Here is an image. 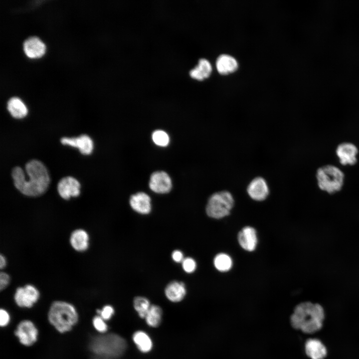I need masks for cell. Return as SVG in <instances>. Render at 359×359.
Returning <instances> with one entry per match:
<instances>
[{"label": "cell", "instance_id": "6da1fadb", "mask_svg": "<svg viewBox=\"0 0 359 359\" xmlns=\"http://www.w3.org/2000/svg\"><path fill=\"white\" fill-rule=\"evenodd\" d=\"M25 169L29 177L28 180H25L24 173L20 167L12 169L11 176L15 187L27 196H36L43 194L50 182L45 166L38 160H32L26 164Z\"/></svg>", "mask_w": 359, "mask_h": 359}, {"label": "cell", "instance_id": "7a4b0ae2", "mask_svg": "<svg viewBox=\"0 0 359 359\" xmlns=\"http://www.w3.org/2000/svg\"><path fill=\"white\" fill-rule=\"evenodd\" d=\"M324 311L319 304L305 302L296 306L290 318L292 326L307 334L319 331L323 326Z\"/></svg>", "mask_w": 359, "mask_h": 359}, {"label": "cell", "instance_id": "3957f363", "mask_svg": "<svg viewBox=\"0 0 359 359\" xmlns=\"http://www.w3.org/2000/svg\"><path fill=\"white\" fill-rule=\"evenodd\" d=\"M78 314L71 304L61 301L53 302L48 312L49 323L60 333L71 330L78 321Z\"/></svg>", "mask_w": 359, "mask_h": 359}, {"label": "cell", "instance_id": "277c9868", "mask_svg": "<svg viewBox=\"0 0 359 359\" xmlns=\"http://www.w3.org/2000/svg\"><path fill=\"white\" fill-rule=\"evenodd\" d=\"M89 348L99 358H116L122 355L125 351L127 343L123 338L115 334L102 335L91 340Z\"/></svg>", "mask_w": 359, "mask_h": 359}, {"label": "cell", "instance_id": "5b68a950", "mask_svg": "<svg viewBox=\"0 0 359 359\" xmlns=\"http://www.w3.org/2000/svg\"><path fill=\"white\" fill-rule=\"evenodd\" d=\"M316 177L319 188L329 194L340 191L344 185V173L335 165H326L319 167Z\"/></svg>", "mask_w": 359, "mask_h": 359}, {"label": "cell", "instance_id": "8992f818", "mask_svg": "<svg viewBox=\"0 0 359 359\" xmlns=\"http://www.w3.org/2000/svg\"><path fill=\"white\" fill-rule=\"evenodd\" d=\"M234 204V199L230 191L227 190H219L209 196L205 211L211 218H221L229 214Z\"/></svg>", "mask_w": 359, "mask_h": 359}, {"label": "cell", "instance_id": "52a82bcc", "mask_svg": "<svg viewBox=\"0 0 359 359\" xmlns=\"http://www.w3.org/2000/svg\"><path fill=\"white\" fill-rule=\"evenodd\" d=\"M38 331L34 323L28 320H23L17 325L14 335L23 346L33 345L37 340Z\"/></svg>", "mask_w": 359, "mask_h": 359}, {"label": "cell", "instance_id": "ba28073f", "mask_svg": "<svg viewBox=\"0 0 359 359\" xmlns=\"http://www.w3.org/2000/svg\"><path fill=\"white\" fill-rule=\"evenodd\" d=\"M246 191L252 199L262 201L267 198L270 190L265 179L261 176H257L249 182L246 187Z\"/></svg>", "mask_w": 359, "mask_h": 359}, {"label": "cell", "instance_id": "9c48e42d", "mask_svg": "<svg viewBox=\"0 0 359 359\" xmlns=\"http://www.w3.org/2000/svg\"><path fill=\"white\" fill-rule=\"evenodd\" d=\"M39 297L38 290L32 285H27L16 289L14 299L18 306L30 308L38 301Z\"/></svg>", "mask_w": 359, "mask_h": 359}, {"label": "cell", "instance_id": "30bf717a", "mask_svg": "<svg viewBox=\"0 0 359 359\" xmlns=\"http://www.w3.org/2000/svg\"><path fill=\"white\" fill-rule=\"evenodd\" d=\"M359 150L357 147L351 142L340 144L336 150V154L343 166H353L358 161Z\"/></svg>", "mask_w": 359, "mask_h": 359}, {"label": "cell", "instance_id": "8fae6325", "mask_svg": "<svg viewBox=\"0 0 359 359\" xmlns=\"http://www.w3.org/2000/svg\"><path fill=\"white\" fill-rule=\"evenodd\" d=\"M149 186L155 192L168 193L172 188V180L167 173L163 171L155 172L150 177Z\"/></svg>", "mask_w": 359, "mask_h": 359}, {"label": "cell", "instance_id": "7c38bea8", "mask_svg": "<svg viewBox=\"0 0 359 359\" xmlns=\"http://www.w3.org/2000/svg\"><path fill=\"white\" fill-rule=\"evenodd\" d=\"M80 187L79 181L72 177L63 178L57 184L58 192L65 199H68L71 196H78L80 194Z\"/></svg>", "mask_w": 359, "mask_h": 359}, {"label": "cell", "instance_id": "4fadbf2b", "mask_svg": "<svg viewBox=\"0 0 359 359\" xmlns=\"http://www.w3.org/2000/svg\"><path fill=\"white\" fill-rule=\"evenodd\" d=\"M60 142L63 145L78 148L83 155L90 154L93 148L91 139L86 135H81L77 138L63 137Z\"/></svg>", "mask_w": 359, "mask_h": 359}, {"label": "cell", "instance_id": "5bb4252c", "mask_svg": "<svg viewBox=\"0 0 359 359\" xmlns=\"http://www.w3.org/2000/svg\"><path fill=\"white\" fill-rule=\"evenodd\" d=\"M129 202L132 208L141 214H148L151 211V198L145 192H140L132 195Z\"/></svg>", "mask_w": 359, "mask_h": 359}, {"label": "cell", "instance_id": "9a60e30c", "mask_svg": "<svg viewBox=\"0 0 359 359\" xmlns=\"http://www.w3.org/2000/svg\"><path fill=\"white\" fill-rule=\"evenodd\" d=\"M238 241L240 246L248 251H253L257 243L256 232L251 226L243 228L238 234Z\"/></svg>", "mask_w": 359, "mask_h": 359}, {"label": "cell", "instance_id": "2e32d148", "mask_svg": "<svg viewBox=\"0 0 359 359\" xmlns=\"http://www.w3.org/2000/svg\"><path fill=\"white\" fill-rule=\"evenodd\" d=\"M23 50L25 54L30 58H37L44 53L45 46L44 43L36 36H31L23 42Z\"/></svg>", "mask_w": 359, "mask_h": 359}, {"label": "cell", "instance_id": "e0dca14e", "mask_svg": "<svg viewBox=\"0 0 359 359\" xmlns=\"http://www.w3.org/2000/svg\"><path fill=\"white\" fill-rule=\"evenodd\" d=\"M186 293L184 283L173 281L169 283L165 288V294L167 298L174 303L182 300Z\"/></svg>", "mask_w": 359, "mask_h": 359}, {"label": "cell", "instance_id": "ac0fdd59", "mask_svg": "<svg viewBox=\"0 0 359 359\" xmlns=\"http://www.w3.org/2000/svg\"><path fill=\"white\" fill-rule=\"evenodd\" d=\"M216 66L220 74L226 75L235 72L238 67V63L232 56L222 54L217 57Z\"/></svg>", "mask_w": 359, "mask_h": 359}, {"label": "cell", "instance_id": "d6986e66", "mask_svg": "<svg viewBox=\"0 0 359 359\" xmlns=\"http://www.w3.org/2000/svg\"><path fill=\"white\" fill-rule=\"evenodd\" d=\"M305 349L306 355L311 359H324L327 354L326 347L316 339L308 340L305 343Z\"/></svg>", "mask_w": 359, "mask_h": 359}, {"label": "cell", "instance_id": "ffe728a7", "mask_svg": "<svg viewBox=\"0 0 359 359\" xmlns=\"http://www.w3.org/2000/svg\"><path fill=\"white\" fill-rule=\"evenodd\" d=\"M212 72V66L206 59L201 58L197 65L189 71L190 76L197 80H203L209 77Z\"/></svg>", "mask_w": 359, "mask_h": 359}, {"label": "cell", "instance_id": "44dd1931", "mask_svg": "<svg viewBox=\"0 0 359 359\" xmlns=\"http://www.w3.org/2000/svg\"><path fill=\"white\" fill-rule=\"evenodd\" d=\"M89 236L83 229L74 231L70 236V241L73 248L78 251L86 250L88 247Z\"/></svg>", "mask_w": 359, "mask_h": 359}, {"label": "cell", "instance_id": "7402d4cb", "mask_svg": "<svg viewBox=\"0 0 359 359\" xmlns=\"http://www.w3.org/2000/svg\"><path fill=\"white\" fill-rule=\"evenodd\" d=\"M132 339L138 350L142 353H147L152 349V341L150 336L144 331L135 332L132 336Z\"/></svg>", "mask_w": 359, "mask_h": 359}, {"label": "cell", "instance_id": "603a6c76", "mask_svg": "<svg viewBox=\"0 0 359 359\" xmlns=\"http://www.w3.org/2000/svg\"><path fill=\"white\" fill-rule=\"evenodd\" d=\"M7 108L11 115L15 118H22L27 113L24 104L17 97H12L9 99Z\"/></svg>", "mask_w": 359, "mask_h": 359}, {"label": "cell", "instance_id": "cb8c5ba5", "mask_svg": "<svg viewBox=\"0 0 359 359\" xmlns=\"http://www.w3.org/2000/svg\"><path fill=\"white\" fill-rule=\"evenodd\" d=\"M162 315L163 311L160 306L156 305H151L145 319L149 326L157 328L161 323Z\"/></svg>", "mask_w": 359, "mask_h": 359}, {"label": "cell", "instance_id": "d4e9b609", "mask_svg": "<svg viewBox=\"0 0 359 359\" xmlns=\"http://www.w3.org/2000/svg\"><path fill=\"white\" fill-rule=\"evenodd\" d=\"M213 264L217 270L221 272H225L230 269L232 261L230 257L227 254L219 253L214 257Z\"/></svg>", "mask_w": 359, "mask_h": 359}, {"label": "cell", "instance_id": "484cf974", "mask_svg": "<svg viewBox=\"0 0 359 359\" xmlns=\"http://www.w3.org/2000/svg\"><path fill=\"white\" fill-rule=\"evenodd\" d=\"M151 306L150 301L144 297L137 296L134 299V308L141 318L145 319Z\"/></svg>", "mask_w": 359, "mask_h": 359}, {"label": "cell", "instance_id": "4316f807", "mask_svg": "<svg viewBox=\"0 0 359 359\" xmlns=\"http://www.w3.org/2000/svg\"><path fill=\"white\" fill-rule=\"evenodd\" d=\"M153 142L158 146L161 147L167 146L170 141L168 134L163 130H156L152 134Z\"/></svg>", "mask_w": 359, "mask_h": 359}, {"label": "cell", "instance_id": "83f0119b", "mask_svg": "<svg viewBox=\"0 0 359 359\" xmlns=\"http://www.w3.org/2000/svg\"><path fill=\"white\" fill-rule=\"evenodd\" d=\"M92 324L95 330L101 334L106 333L108 330V327L105 321L99 315L95 316L93 318Z\"/></svg>", "mask_w": 359, "mask_h": 359}, {"label": "cell", "instance_id": "f1b7e54d", "mask_svg": "<svg viewBox=\"0 0 359 359\" xmlns=\"http://www.w3.org/2000/svg\"><path fill=\"white\" fill-rule=\"evenodd\" d=\"M181 266L184 271L187 273L193 272L196 268V263L191 257L184 258L181 262Z\"/></svg>", "mask_w": 359, "mask_h": 359}, {"label": "cell", "instance_id": "f546056e", "mask_svg": "<svg viewBox=\"0 0 359 359\" xmlns=\"http://www.w3.org/2000/svg\"><path fill=\"white\" fill-rule=\"evenodd\" d=\"M97 314L105 321L110 320L114 314V309L111 305H106L101 310H97Z\"/></svg>", "mask_w": 359, "mask_h": 359}, {"label": "cell", "instance_id": "4dcf8cb0", "mask_svg": "<svg viewBox=\"0 0 359 359\" xmlns=\"http://www.w3.org/2000/svg\"><path fill=\"white\" fill-rule=\"evenodd\" d=\"M10 321V316L8 313L3 309L0 310V325L1 327L8 325Z\"/></svg>", "mask_w": 359, "mask_h": 359}, {"label": "cell", "instance_id": "1f68e13d", "mask_svg": "<svg viewBox=\"0 0 359 359\" xmlns=\"http://www.w3.org/2000/svg\"><path fill=\"white\" fill-rule=\"evenodd\" d=\"M9 275L1 272L0 274V290L4 289L8 285L9 282Z\"/></svg>", "mask_w": 359, "mask_h": 359}, {"label": "cell", "instance_id": "d6a6232c", "mask_svg": "<svg viewBox=\"0 0 359 359\" xmlns=\"http://www.w3.org/2000/svg\"><path fill=\"white\" fill-rule=\"evenodd\" d=\"M172 259L177 263L182 262L184 259V256L182 252L180 250H175L172 253Z\"/></svg>", "mask_w": 359, "mask_h": 359}, {"label": "cell", "instance_id": "836d02e7", "mask_svg": "<svg viewBox=\"0 0 359 359\" xmlns=\"http://www.w3.org/2000/svg\"><path fill=\"white\" fill-rule=\"evenodd\" d=\"M6 265V260L4 256L0 255V269L4 268Z\"/></svg>", "mask_w": 359, "mask_h": 359}]
</instances>
